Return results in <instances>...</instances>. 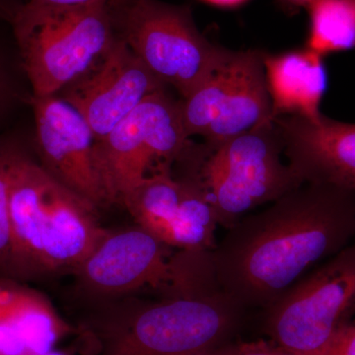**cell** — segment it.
I'll use <instances>...</instances> for the list:
<instances>
[{"label": "cell", "instance_id": "6da1fadb", "mask_svg": "<svg viewBox=\"0 0 355 355\" xmlns=\"http://www.w3.org/2000/svg\"><path fill=\"white\" fill-rule=\"evenodd\" d=\"M270 205L210 253L219 286L246 309H265L355 239L354 191L303 184Z\"/></svg>", "mask_w": 355, "mask_h": 355}, {"label": "cell", "instance_id": "7a4b0ae2", "mask_svg": "<svg viewBox=\"0 0 355 355\" xmlns=\"http://www.w3.org/2000/svg\"><path fill=\"white\" fill-rule=\"evenodd\" d=\"M211 251H184L158 301L132 296L91 308L81 331L95 355H193L229 343L246 308L224 291Z\"/></svg>", "mask_w": 355, "mask_h": 355}, {"label": "cell", "instance_id": "3957f363", "mask_svg": "<svg viewBox=\"0 0 355 355\" xmlns=\"http://www.w3.org/2000/svg\"><path fill=\"white\" fill-rule=\"evenodd\" d=\"M8 191L18 282L72 275L108 233L97 207L51 176L23 144L11 160Z\"/></svg>", "mask_w": 355, "mask_h": 355}, {"label": "cell", "instance_id": "277c9868", "mask_svg": "<svg viewBox=\"0 0 355 355\" xmlns=\"http://www.w3.org/2000/svg\"><path fill=\"white\" fill-rule=\"evenodd\" d=\"M111 7L24 2L10 27L32 96L58 95L106 55L119 38Z\"/></svg>", "mask_w": 355, "mask_h": 355}, {"label": "cell", "instance_id": "5b68a950", "mask_svg": "<svg viewBox=\"0 0 355 355\" xmlns=\"http://www.w3.org/2000/svg\"><path fill=\"white\" fill-rule=\"evenodd\" d=\"M282 156L273 121L210 148L200 174L218 225L229 229L252 210L304 184Z\"/></svg>", "mask_w": 355, "mask_h": 355}, {"label": "cell", "instance_id": "8992f818", "mask_svg": "<svg viewBox=\"0 0 355 355\" xmlns=\"http://www.w3.org/2000/svg\"><path fill=\"white\" fill-rule=\"evenodd\" d=\"M121 37L142 64L183 99L197 90L230 55L200 34L188 7L157 0H130L120 19Z\"/></svg>", "mask_w": 355, "mask_h": 355}, {"label": "cell", "instance_id": "52a82bcc", "mask_svg": "<svg viewBox=\"0 0 355 355\" xmlns=\"http://www.w3.org/2000/svg\"><path fill=\"white\" fill-rule=\"evenodd\" d=\"M355 315V246L331 257L265 308L270 340L301 355H318Z\"/></svg>", "mask_w": 355, "mask_h": 355}, {"label": "cell", "instance_id": "ba28073f", "mask_svg": "<svg viewBox=\"0 0 355 355\" xmlns=\"http://www.w3.org/2000/svg\"><path fill=\"white\" fill-rule=\"evenodd\" d=\"M181 102L165 90L146 98L95 144L96 160L110 205L120 203L146 176L154 162L182 157L190 146Z\"/></svg>", "mask_w": 355, "mask_h": 355}, {"label": "cell", "instance_id": "9c48e42d", "mask_svg": "<svg viewBox=\"0 0 355 355\" xmlns=\"http://www.w3.org/2000/svg\"><path fill=\"white\" fill-rule=\"evenodd\" d=\"M189 137L200 135L214 149L272 121L263 51H232L216 71L181 102Z\"/></svg>", "mask_w": 355, "mask_h": 355}, {"label": "cell", "instance_id": "30bf717a", "mask_svg": "<svg viewBox=\"0 0 355 355\" xmlns=\"http://www.w3.org/2000/svg\"><path fill=\"white\" fill-rule=\"evenodd\" d=\"M139 225L109 230L72 273L74 294L90 308L132 296L144 289L161 291L174 279L178 253Z\"/></svg>", "mask_w": 355, "mask_h": 355}, {"label": "cell", "instance_id": "8fae6325", "mask_svg": "<svg viewBox=\"0 0 355 355\" xmlns=\"http://www.w3.org/2000/svg\"><path fill=\"white\" fill-rule=\"evenodd\" d=\"M40 164L95 207L110 205L96 160L94 133L83 114L58 95L30 96Z\"/></svg>", "mask_w": 355, "mask_h": 355}, {"label": "cell", "instance_id": "7c38bea8", "mask_svg": "<svg viewBox=\"0 0 355 355\" xmlns=\"http://www.w3.org/2000/svg\"><path fill=\"white\" fill-rule=\"evenodd\" d=\"M165 86L119 36L104 57L64 89L62 97L83 114L98 141Z\"/></svg>", "mask_w": 355, "mask_h": 355}, {"label": "cell", "instance_id": "4fadbf2b", "mask_svg": "<svg viewBox=\"0 0 355 355\" xmlns=\"http://www.w3.org/2000/svg\"><path fill=\"white\" fill-rule=\"evenodd\" d=\"M287 164L304 184L355 193V125L329 119L282 116L273 120Z\"/></svg>", "mask_w": 355, "mask_h": 355}, {"label": "cell", "instance_id": "5bb4252c", "mask_svg": "<svg viewBox=\"0 0 355 355\" xmlns=\"http://www.w3.org/2000/svg\"><path fill=\"white\" fill-rule=\"evenodd\" d=\"M272 121L282 116L317 120L328 88L324 58L308 48L270 55L263 53Z\"/></svg>", "mask_w": 355, "mask_h": 355}, {"label": "cell", "instance_id": "9a60e30c", "mask_svg": "<svg viewBox=\"0 0 355 355\" xmlns=\"http://www.w3.org/2000/svg\"><path fill=\"white\" fill-rule=\"evenodd\" d=\"M0 326L12 331L29 355L53 352L60 340L76 331L46 296L22 282Z\"/></svg>", "mask_w": 355, "mask_h": 355}, {"label": "cell", "instance_id": "2e32d148", "mask_svg": "<svg viewBox=\"0 0 355 355\" xmlns=\"http://www.w3.org/2000/svg\"><path fill=\"white\" fill-rule=\"evenodd\" d=\"M184 193L183 179H175L168 165L148 175L123 198L121 205L140 227L163 243L176 217Z\"/></svg>", "mask_w": 355, "mask_h": 355}, {"label": "cell", "instance_id": "e0dca14e", "mask_svg": "<svg viewBox=\"0 0 355 355\" xmlns=\"http://www.w3.org/2000/svg\"><path fill=\"white\" fill-rule=\"evenodd\" d=\"M183 182V198L163 243L181 251H212L216 246L218 224L200 171L197 177L186 178Z\"/></svg>", "mask_w": 355, "mask_h": 355}, {"label": "cell", "instance_id": "ac0fdd59", "mask_svg": "<svg viewBox=\"0 0 355 355\" xmlns=\"http://www.w3.org/2000/svg\"><path fill=\"white\" fill-rule=\"evenodd\" d=\"M308 10L306 48L323 58L355 49V0H317Z\"/></svg>", "mask_w": 355, "mask_h": 355}, {"label": "cell", "instance_id": "d6986e66", "mask_svg": "<svg viewBox=\"0 0 355 355\" xmlns=\"http://www.w3.org/2000/svg\"><path fill=\"white\" fill-rule=\"evenodd\" d=\"M20 140L0 137V279H15L14 251L9 214V169Z\"/></svg>", "mask_w": 355, "mask_h": 355}, {"label": "cell", "instance_id": "ffe728a7", "mask_svg": "<svg viewBox=\"0 0 355 355\" xmlns=\"http://www.w3.org/2000/svg\"><path fill=\"white\" fill-rule=\"evenodd\" d=\"M16 72L23 71L19 53L9 55L0 44V120L12 109L16 103L29 105L31 94H22L18 85Z\"/></svg>", "mask_w": 355, "mask_h": 355}, {"label": "cell", "instance_id": "44dd1931", "mask_svg": "<svg viewBox=\"0 0 355 355\" xmlns=\"http://www.w3.org/2000/svg\"><path fill=\"white\" fill-rule=\"evenodd\" d=\"M318 355H355V320L340 329Z\"/></svg>", "mask_w": 355, "mask_h": 355}, {"label": "cell", "instance_id": "7402d4cb", "mask_svg": "<svg viewBox=\"0 0 355 355\" xmlns=\"http://www.w3.org/2000/svg\"><path fill=\"white\" fill-rule=\"evenodd\" d=\"M237 355H301L280 347L272 340H254L238 345Z\"/></svg>", "mask_w": 355, "mask_h": 355}, {"label": "cell", "instance_id": "603a6c76", "mask_svg": "<svg viewBox=\"0 0 355 355\" xmlns=\"http://www.w3.org/2000/svg\"><path fill=\"white\" fill-rule=\"evenodd\" d=\"M121 0H28V3L34 6H49V7H83L100 6H113L118 3Z\"/></svg>", "mask_w": 355, "mask_h": 355}, {"label": "cell", "instance_id": "cb8c5ba5", "mask_svg": "<svg viewBox=\"0 0 355 355\" xmlns=\"http://www.w3.org/2000/svg\"><path fill=\"white\" fill-rule=\"evenodd\" d=\"M23 4L18 0H0V21L11 24L14 16Z\"/></svg>", "mask_w": 355, "mask_h": 355}, {"label": "cell", "instance_id": "d4e9b609", "mask_svg": "<svg viewBox=\"0 0 355 355\" xmlns=\"http://www.w3.org/2000/svg\"><path fill=\"white\" fill-rule=\"evenodd\" d=\"M238 345L233 343H226L221 347H214V349L205 350V352H198L193 355H237Z\"/></svg>", "mask_w": 355, "mask_h": 355}, {"label": "cell", "instance_id": "484cf974", "mask_svg": "<svg viewBox=\"0 0 355 355\" xmlns=\"http://www.w3.org/2000/svg\"><path fill=\"white\" fill-rule=\"evenodd\" d=\"M284 6L291 8H309L317 0H280Z\"/></svg>", "mask_w": 355, "mask_h": 355}, {"label": "cell", "instance_id": "4316f807", "mask_svg": "<svg viewBox=\"0 0 355 355\" xmlns=\"http://www.w3.org/2000/svg\"><path fill=\"white\" fill-rule=\"evenodd\" d=\"M203 1L219 7H235L244 3L247 0H203Z\"/></svg>", "mask_w": 355, "mask_h": 355}, {"label": "cell", "instance_id": "83f0119b", "mask_svg": "<svg viewBox=\"0 0 355 355\" xmlns=\"http://www.w3.org/2000/svg\"><path fill=\"white\" fill-rule=\"evenodd\" d=\"M40 355H58V354H55V352H49V354H40Z\"/></svg>", "mask_w": 355, "mask_h": 355}, {"label": "cell", "instance_id": "f1b7e54d", "mask_svg": "<svg viewBox=\"0 0 355 355\" xmlns=\"http://www.w3.org/2000/svg\"><path fill=\"white\" fill-rule=\"evenodd\" d=\"M352 244H354V246H355V239H354V243H352Z\"/></svg>", "mask_w": 355, "mask_h": 355}]
</instances>
